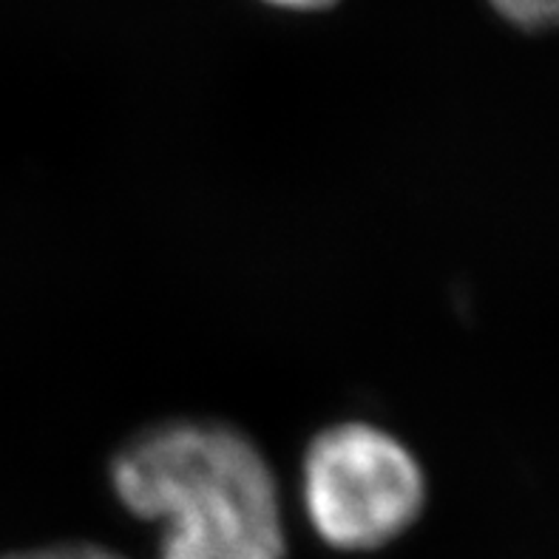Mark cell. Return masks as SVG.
I'll return each mask as SVG.
<instances>
[{"instance_id": "6da1fadb", "label": "cell", "mask_w": 559, "mask_h": 559, "mask_svg": "<svg viewBox=\"0 0 559 559\" xmlns=\"http://www.w3.org/2000/svg\"><path fill=\"white\" fill-rule=\"evenodd\" d=\"M108 480L122 509L163 528L159 559H287L276 475L236 426H148L114 454Z\"/></svg>"}, {"instance_id": "7a4b0ae2", "label": "cell", "mask_w": 559, "mask_h": 559, "mask_svg": "<svg viewBox=\"0 0 559 559\" xmlns=\"http://www.w3.org/2000/svg\"><path fill=\"white\" fill-rule=\"evenodd\" d=\"M426 472L404 440L367 420L326 426L301 461V506L321 543L344 554L392 546L426 509Z\"/></svg>"}, {"instance_id": "3957f363", "label": "cell", "mask_w": 559, "mask_h": 559, "mask_svg": "<svg viewBox=\"0 0 559 559\" xmlns=\"http://www.w3.org/2000/svg\"><path fill=\"white\" fill-rule=\"evenodd\" d=\"M506 21L523 28L559 26V0H491Z\"/></svg>"}, {"instance_id": "277c9868", "label": "cell", "mask_w": 559, "mask_h": 559, "mask_svg": "<svg viewBox=\"0 0 559 559\" xmlns=\"http://www.w3.org/2000/svg\"><path fill=\"white\" fill-rule=\"evenodd\" d=\"M0 559H126L122 554L111 551L97 543H57V546L28 548V551H14Z\"/></svg>"}, {"instance_id": "5b68a950", "label": "cell", "mask_w": 559, "mask_h": 559, "mask_svg": "<svg viewBox=\"0 0 559 559\" xmlns=\"http://www.w3.org/2000/svg\"><path fill=\"white\" fill-rule=\"evenodd\" d=\"M270 7L290 9V12H321V9L333 7L335 0H264Z\"/></svg>"}]
</instances>
